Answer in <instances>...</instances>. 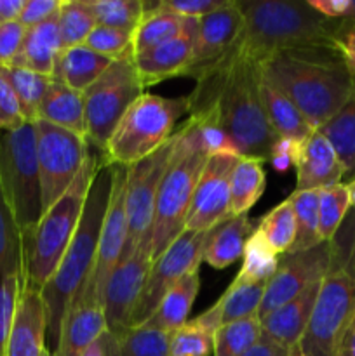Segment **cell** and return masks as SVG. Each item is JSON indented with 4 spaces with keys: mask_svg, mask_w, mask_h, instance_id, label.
<instances>
[{
    "mask_svg": "<svg viewBox=\"0 0 355 356\" xmlns=\"http://www.w3.org/2000/svg\"><path fill=\"white\" fill-rule=\"evenodd\" d=\"M347 186H348V193H350L352 209H354V212H355V177L350 181V183H347Z\"/></svg>",
    "mask_w": 355,
    "mask_h": 356,
    "instance_id": "6125c7cd",
    "label": "cell"
},
{
    "mask_svg": "<svg viewBox=\"0 0 355 356\" xmlns=\"http://www.w3.org/2000/svg\"><path fill=\"white\" fill-rule=\"evenodd\" d=\"M0 75L13 87L26 122L38 120V110H40L49 86H51L52 76L40 75V73L24 68H16V66H0Z\"/></svg>",
    "mask_w": 355,
    "mask_h": 356,
    "instance_id": "836d02e7",
    "label": "cell"
},
{
    "mask_svg": "<svg viewBox=\"0 0 355 356\" xmlns=\"http://www.w3.org/2000/svg\"><path fill=\"white\" fill-rule=\"evenodd\" d=\"M310 7L329 21H343L350 10L352 0H306Z\"/></svg>",
    "mask_w": 355,
    "mask_h": 356,
    "instance_id": "db71d44e",
    "label": "cell"
},
{
    "mask_svg": "<svg viewBox=\"0 0 355 356\" xmlns=\"http://www.w3.org/2000/svg\"><path fill=\"white\" fill-rule=\"evenodd\" d=\"M63 0H26L23 10H21L19 23L24 28H33L44 21L51 19L61 9Z\"/></svg>",
    "mask_w": 355,
    "mask_h": 356,
    "instance_id": "816d5d0a",
    "label": "cell"
},
{
    "mask_svg": "<svg viewBox=\"0 0 355 356\" xmlns=\"http://www.w3.org/2000/svg\"><path fill=\"white\" fill-rule=\"evenodd\" d=\"M260 94L268 122H270L271 129L278 138L305 141L312 134L313 129L305 120L301 111L274 82L263 76V73L260 76Z\"/></svg>",
    "mask_w": 355,
    "mask_h": 356,
    "instance_id": "83f0119b",
    "label": "cell"
},
{
    "mask_svg": "<svg viewBox=\"0 0 355 356\" xmlns=\"http://www.w3.org/2000/svg\"><path fill=\"white\" fill-rule=\"evenodd\" d=\"M268 282H249L233 278L225 294L216 302L219 308V323L237 322L258 315Z\"/></svg>",
    "mask_w": 355,
    "mask_h": 356,
    "instance_id": "1f68e13d",
    "label": "cell"
},
{
    "mask_svg": "<svg viewBox=\"0 0 355 356\" xmlns=\"http://www.w3.org/2000/svg\"><path fill=\"white\" fill-rule=\"evenodd\" d=\"M38 118L87 138L84 92L73 90L61 80L52 79L38 110Z\"/></svg>",
    "mask_w": 355,
    "mask_h": 356,
    "instance_id": "484cf974",
    "label": "cell"
},
{
    "mask_svg": "<svg viewBox=\"0 0 355 356\" xmlns=\"http://www.w3.org/2000/svg\"><path fill=\"white\" fill-rule=\"evenodd\" d=\"M333 148L336 149L338 159L345 169V177H355V90L343 108L319 129Z\"/></svg>",
    "mask_w": 355,
    "mask_h": 356,
    "instance_id": "d6a6232c",
    "label": "cell"
},
{
    "mask_svg": "<svg viewBox=\"0 0 355 356\" xmlns=\"http://www.w3.org/2000/svg\"><path fill=\"white\" fill-rule=\"evenodd\" d=\"M101 160L100 153L90 149L72 186L42 214L35 232L23 242V287L40 292L54 275L79 228L87 193Z\"/></svg>",
    "mask_w": 355,
    "mask_h": 356,
    "instance_id": "5b68a950",
    "label": "cell"
},
{
    "mask_svg": "<svg viewBox=\"0 0 355 356\" xmlns=\"http://www.w3.org/2000/svg\"><path fill=\"white\" fill-rule=\"evenodd\" d=\"M260 219L247 214L230 218L212 229L204 250V261L214 270H225L242 257L249 236L258 229Z\"/></svg>",
    "mask_w": 355,
    "mask_h": 356,
    "instance_id": "d4e9b609",
    "label": "cell"
},
{
    "mask_svg": "<svg viewBox=\"0 0 355 356\" xmlns=\"http://www.w3.org/2000/svg\"><path fill=\"white\" fill-rule=\"evenodd\" d=\"M198 291H200V273L197 270L178 282L164 296L155 312L141 327H148V329L160 330L166 334H173L174 330L181 329L188 322Z\"/></svg>",
    "mask_w": 355,
    "mask_h": 356,
    "instance_id": "4316f807",
    "label": "cell"
},
{
    "mask_svg": "<svg viewBox=\"0 0 355 356\" xmlns=\"http://www.w3.org/2000/svg\"><path fill=\"white\" fill-rule=\"evenodd\" d=\"M134 54L115 59L106 72L84 92L87 141L103 155L104 146L120 118L143 92Z\"/></svg>",
    "mask_w": 355,
    "mask_h": 356,
    "instance_id": "30bf717a",
    "label": "cell"
},
{
    "mask_svg": "<svg viewBox=\"0 0 355 356\" xmlns=\"http://www.w3.org/2000/svg\"><path fill=\"white\" fill-rule=\"evenodd\" d=\"M334 245L333 263L322 278L305 334L298 346L306 356H336L345 330L355 316V280Z\"/></svg>",
    "mask_w": 355,
    "mask_h": 356,
    "instance_id": "9c48e42d",
    "label": "cell"
},
{
    "mask_svg": "<svg viewBox=\"0 0 355 356\" xmlns=\"http://www.w3.org/2000/svg\"><path fill=\"white\" fill-rule=\"evenodd\" d=\"M214 229V228H212ZM212 229L188 232L184 229L173 243L152 263L139 301L131 318V327H141L152 316L164 296L183 280L187 275L200 268L204 250Z\"/></svg>",
    "mask_w": 355,
    "mask_h": 356,
    "instance_id": "4fadbf2b",
    "label": "cell"
},
{
    "mask_svg": "<svg viewBox=\"0 0 355 356\" xmlns=\"http://www.w3.org/2000/svg\"><path fill=\"white\" fill-rule=\"evenodd\" d=\"M152 266V242L139 243L127 257L118 261L103 294V313L108 332L120 336L131 329V318Z\"/></svg>",
    "mask_w": 355,
    "mask_h": 356,
    "instance_id": "9a60e30c",
    "label": "cell"
},
{
    "mask_svg": "<svg viewBox=\"0 0 355 356\" xmlns=\"http://www.w3.org/2000/svg\"><path fill=\"white\" fill-rule=\"evenodd\" d=\"M345 169L336 149L320 131L303 141L296 163V191H319L343 183Z\"/></svg>",
    "mask_w": 355,
    "mask_h": 356,
    "instance_id": "44dd1931",
    "label": "cell"
},
{
    "mask_svg": "<svg viewBox=\"0 0 355 356\" xmlns=\"http://www.w3.org/2000/svg\"><path fill=\"white\" fill-rule=\"evenodd\" d=\"M281 256L274 252L260 229L249 236L242 254V266L237 278L249 282H268L277 271Z\"/></svg>",
    "mask_w": 355,
    "mask_h": 356,
    "instance_id": "60d3db41",
    "label": "cell"
},
{
    "mask_svg": "<svg viewBox=\"0 0 355 356\" xmlns=\"http://www.w3.org/2000/svg\"><path fill=\"white\" fill-rule=\"evenodd\" d=\"M132 37H134V31L110 26H96L90 31L84 45L96 51L97 54H103L110 59H118L132 52Z\"/></svg>",
    "mask_w": 355,
    "mask_h": 356,
    "instance_id": "7dc6e473",
    "label": "cell"
},
{
    "mask_svg": "<svg viewBox=\"0 0 355 356\" xmlns=\"http://www.w3.org/2000/svg\"><path fill=\"white\" fill-rule=\"evenodd\" d=\"M33 124L35 136H37L42 205L45 212L79 176L84 162L90 153V143L84 136L49 124L40 118Z\"/></svg>",
    "mask_w": 355,
    "mask_h": 356,
    "instance_id": "8fae6325",
    "label": "cell"
},
{
    "mask_svg": "<svg viewBox=\"0 0 355 356\" xmlns=\"http://www.w3.org/2000/svg\"><path fill=\"white\" fill-rule=\"evenodd\" d=\"M260 65L230 52L197 80L188 113L211 111L242 156L267 162L278 136L271 129L260 94Z\"/></svg>",
    "mask_w": 355,
    "mask_h": 356,
    "instance_id": "6da1fadb",
    "label": "cell"
},
{
    "mask_svg": "<svg viewBox=\"0 0 355 356\" xmlns=\"http://www.w3.org/2000/svg\"><path fill=\"white\" fill-rule=\"evenodd\" d=\"M125 183H127V167L113 165V184H111L110 205L104 214L101 228L97 256L94 263L93 275L84 287L77 302L100 305L103 302L104 289L111 271L120 261L127 238V216H125ZM103 308V306H101Z\"/></svg>",
    "mask_w": 355,
    "mask_h": 356,
    "instance_id": "5bb4252c",
    "label": "cell"
},
{
    "mask_svg": "<svg viewBox=\"0 0 355 356\" xmlns=\"http://www.w3.org/2000/svg\"><path fill=\"white\" fill-rule=\"evenodd\" d=\"M0 183L24 242L44 214L33 122L0 132Z\"/></svg>",
    "mask_w": 355,
    "mask_h": 356,
    "instance_id": "ba28073f",
    "label": "cell"
},
{
    "mask_svg": "<svg viewBox=\"0 0 355 356\" xmlns=\"http://www.w3.org/2000/svg\"><path fill=\"white\" fill-rule=\"evenodd\" d=\"M350 209L347 183L319 190V235L322 242H333L336 238L338 229Z\"/></svg>",
    "mask_w": 355,
    "mask_h": 356,
    "instance_id": "b9f144b4",
    "label": "cell"
},
{
    "mask_svg": "<svg viewBox=\"0 0 355 356\" xmlns=\"http://www.w3.org/2000/svg\"><path fill=\"white\" fill-rule=\"evenodd\" d=\"M58 24L63 49L84 45L90 31L97 26L87 0H63Z\"/></svg>",
    "mask_w": 355,
    "mask_h": 356,
    "instance_id": "ab89813d",
    "label": "cell"
},
{
    "mask_svg": "<svg viewBox=\"0 0 355 356\" xmlns=\"http://www.w3.org/2000/svg\"><path fill=\"white\" fill-rule=\"evenodd\" d=\"M174 146H176V132L162 148L143 159L141 162L127 167V183H125L127 238L120 259L127 257L145 240L152 242L150 235H152L157 195L169 167Z\"/></svg>",
    "mask_w": 355,
    "mask_h": 356,
    "instance_id": "7c38bea8",
    "label": "cell"
},
{
    "mask_svg": "<svg viewBox=\"0 0 355 356\" xmlns=\"http://www.w3.org/2000/svg\"><path fill=\"white\" fill-rule=\"evenodd\" d=\"M42 356H52V355H51V351H49V350H45L44 353H42Z\"/></svg>",
    "mask_w": 355,
    "mask_h": 356,
    "instance_id": "03108f58",
    "label": "cell"
},
{
    "mask_svg": "<svg viewBox=\"0 0 355 356\" xmlns=\"http://www.w3.org/2000/svg\"><path fill=\"white\" fill-rule=\"evenodd\" d=\"M287 356H306V355L303 353L301 348H299V346H294V348H292L291 351H289V355H287Z\"/></svg>",
    "mask_w": 355,
    "mask_h": 356,
    "instance_id": "e7e4bbea",
    "label": "cell"
},
{
    "mask_svg": "<svg viewBox=\"0 0 355 356\" xmlns=\"http://www.w3.org/2000/svg\"><path fill=\"white\" fill-rule=\"evenodd\" d=\"M63 51L58 14L33 28H28L21 51L10 66L54 76L56 63Z\"/></svg>",
    "mask_w": 355,
    "mask_h": 356,
    "instance_id": "603a6c76",
    "label": "cell"
},
{
    "mask_svg": "<svg viewBox=\"0 0 355 356\" xmlns=\"http://www.w3.org/2000/svg\"><path fill=\"white\" fill-rule=\"evenodd\" d=\"M111 184H113V165H108L101 160L87 193L79 228L66 252L63 254L54 275L40 291L47 313V350L51 351V355L58 350L66 315L93 275L101 228L110 205Z\"/></svg>",
    "mask_w": 355,
    "mask_h": 356,
    "instance_id": "3957f363",
    "label": "cell"
},
{
    "mask_svg": "<svg viewBox=\"0 0 355 356\" xmlns=\"http://www.w3.org/2000/svg\"><path fill=\"white\" fill-rule=\"evenodd\" d=\"M303 141H298V139H289V138H278L275 141L274 148L270 152L271 156H284V159H289L292 162V165L296 167L299 159V153H301ZM268 159V160H270Z\"/></svg>",
    "mask_w": 355,
    "mask_h": 356,
    "instance_id": "11a10c76",
    "label": "cell"
},
{
    "mask_svg": "<svg viewBox=\"0 0 355 356\" xmlns=\"http://www.w3.org/2000/svg\"><path fill=\"white\" fill-rule=\"evenodd\" d=\"M21 291H23V275L10 273L0 277V356L6 355L7 339L13 329Z\"/></svg>",
    "mask_w": 355,
    "mask_h": 356,
    "instance_id": "bcb514c9",
    "label": "cell"
},
{
    "mask_svg": "<svg viewBox=\"0 0 355 356\" xmlns=\"http://www.w3.org/2000/svg\"><path fill=\"white\" fill-rule=\"evenodd\" d=\"M333 242H322L303 252H287L278 259L277 271L268 280L258 318L263 320L278 306L301 294L310 285L320 282L333 263Z\"/></svg>",
    "mask_w": 355,
    "mask_h": 356,
    "instance_id": "2e32d148",
    "label": "cell"
},
{
    "mask_svg": "<svg viewBox=\"0 0 355 356\" xmlns=\"http://www.w3.org/2000/svg\"><path fill=\"white\" fill-rule=\"evenodd\" d=\"M209 156L176 131V146L169 167L160 183L152 225V263L184 232L195 186Z\"/></svg>",
    "mask_w": 355,
    "mask_h": 356,
    "instance_id": "52a82bcc",
    "label": "cell"
},
{
    "mask_svg": "<svg viewBox=\"0 0 355 356\" xmlns=\"http://www.w3.org/2000/svg\"><path fill=\"white\" fill-rule=\"evenodd\" d=\"M320 284H322V280L315 282L308 289H305L301 294L296 296L294 299L278 306L270 315L265 316L261 320V330H263L265 336L270 337L281 346L287 348V350L298 346L303 334H305L306 325H308L310 316H312Z\"/></svg>",
    "mask_w": 355,
    "mask_h": 356,
    "instance_id": "7402d4cb",
    "label": "cell"
},
{
    "mask_svg": "<svg viewBox=\"0 0 355 356\" xmlns=\"http://www.w3.org/2000/svg\"><path fill=\"white\" fill-rule=\"evenodd\" d=\"M228 0H162L157 3H146L148 9L160 10V13L174 14L183 19H200L207 14L214 13L223 7Z\"/></svg>",
    "mask_w": 355,
    "mask_h": 356,
    "instance_id": "c3c4849f",
    "label": "cell"
},
{
    "mask_svg": "<svg viewBox=\"0 0 355 356\" xmlns=\"http://www.w3.org/2000/svg\"><path fill=\"white\" fill-rule=\"evenodd\" d=\"M260 70L296 104L313 131L322 129L355 90V76L333 49L282 51L265 59Z\"/></svg>",
    "mask_w": 355,
    "mask_h": 356,
    "instance_id": "7a4b0ae2",
    "label": "cell"
},
{
    "mask_svg": "<svg viewBox=\"0 0 355 356\" xmlns=\"http://www.w3.org/2000/svg\"><path fill=\"white\" fill-rule=\"evenodd\" d=\"M47 313L40 292L23 287L3 356H42L47 350Z\"/></svg>",
    "mask_w": 355,
    "mask_h": 356,
    "instance_id": "ffe728a7",
    "label": "cell"
},
{
    "mask_svg": "<svg viewBox=\"0 0 355 356\" xmlns=\"http://www.w3.org/2000/svg\"><path fill=\"white\" fill-rule=\"evenodd\" d=\"M26 28L19 21L0 23V66H10L21 51Z\"/></svg>",
    "mask_w": 355,
    "mask_h": 356,
    "instance_id": "f907efd6",
    "label": "cell"
},
{
    "mask_svg": "<svg viewBox=\"0 0 355 356\" xmlns=\"http://www.w3.org/2000/svg\"><path fill=\"white\" fill-rule=\"evenodd\" d=\"M258 229L277 256L287 254L296 238V218L289 198L261 218Z\"/></svg>",
    "mask_w": 355,
    "mask_h": 356,
    "instance_id": "7bdbcfd3",
    "label": "cell"
},
{
    "mask_svg": "<svg viewBox=\"0 0 355 356\" xmlns=\"http://www.w3.org/2000/svg\"><path fill=\"white\" fill-rule=\"evenodd\" d=\"M214 353V330L197 318L169 334V356H211Z\"/></svg>",
    "mask_w": 355,
    "mask_h": 356,
    "instance_id": "f6af8a7d",
    "label": "cell"
},
{
    "mask_svg": "<svg viewBox=\"0 0 355 356\" xmlns=\"http://www.w3.org/2000/svg\"><path fill=\"white\" fill-rule=\"evenodd\" d=\"M263 336L258 315L219 325L214 332V356H242Z\"/></svg>",
    "mask_w": 355,
    "mask_h": 356,
    "instance_id": "f35d334b",
    "label": "cell"
},
{
    "mask_svg": "<svg viewBox=\"0 0 355 356\" xmlns=\"http://www.w3.org/2000/svg\"><path fill=\"white\" fill-rule=\"evenodd\" d=\"M26 124L13 87L0 75V132L16 131Z\"/></svg>",
    "mask_w": 355,
    "mask_h": 356,
    "instance_id": "681fc988",
    "label": "cell"
},
{
    "mask_svg": "<svg viewBox=\"0 0 355 356\" xmlns=\"http://www.w3.org/2000/svg\"><path fill=\"white\" fill-rule=\"evenodd\" d=\"M23 275V236L0 183V277Z\"/></svg>",
    "mask_w": 355,
    "mask_h": 356,
    "instance_id": "74e56055",
    "label": "cell"
},
{
    "mask_svg": "<svg viewBox=\"0 0 355 356\" xmlns=\"http://www.w3.org/2000/svg\"><path fill=\"white\" fill-rule=\"evenodd\" d=\"M97 26L134 31L145 16L146 3L141 0H87Z\"/></svg>",
    "mask_w": 355,
    "mask_h": 356,
    "instance_id": "ee69618b",
    "label": "cell"
},
{
    "mask_svg": "<svg viewBox=\"0 0 355 356\" xmlns=\"http://www.w3.org/2000/svg\"><path fill=\"white\" fill-rule=\"evenodd\" d=\"M239 159L240 156L232 155L209 156L195 186L184 229L197 233L209 232L232 218L230 181Z\"/></svg>",
    "mask_w": 355,
    "mask_h": 356,
    "instance_id": "e0dca14e",
    "label": "cell"
},
{
    "mask_svg": "<svg viewBox=\"0 0 355 356\" xmlns=\"http://www.w3.org/2000/svg\"><path fill=\"white\" fill-rule=\"evenodd\" d=\"M296 218V238L289 252H303L320 245L319 191H292L289 197Z\"/></svg>",
    "mask_w": 355,
    "mask_h": 356,
    "instance_id": "d590c367",
    "label": "cell"
},
{
    "mask_svg": "<svg viewBox=\"0 0 355 356\" xmlns=\"http://www.w3.org/2000/svg\"><path fill=\"white\" fill-rule=\"evenodd\" d=\"M187 21L188 19L178 17L174 14L160 13V10L145 7V16L132 37V54H139V52L148 51L171 38L180 37L187 28Z\"/></svg>",
    "mask_w": 355,
    "mask_h": 356,
    "instance_id": "e575fe53",
    "label": "cell"
},
{
    "mask_svg": "<svg viewBox=\"0 0 355 356\" xmlns=\"http://www.w3.org/2000/svg\"><path fill=\"white\" fill-rule=\"evenodd\" d=\"M110 356H169V334L131 327L120 336H111Z\"/></svg>",
    "mask_w": 355,
    "mask_h": 356,
    "instance_id": "8d00e7d4",
    "label": "cell"
},
{
    "mask_svg": "<svg viewBox=\"0 0 355 356\" xmlns=\"http://www.w3.org/2000/svg\"><path fill=\"white\" fill-rule=\"evenodd\" d=\"M115 59L97 54L96 51L87 45H77V47L63 49L56 63L54 76L52 79L61 80L68 87L79 92H86Z\"/></svg>",
    "mask_w": 355,
    "mask_h": 356,
    "instance_id": "f1b7e54d",
    "label": "cell"
},
{
    "mask_svg": "<svg viewBox=\"0 0 355 356\" xmlns=\"http://www.w3.org/2000/svg\"><path fill=\"white\" fill-rule=\"evenodd\" d=\"M190 110L188 97L141 94L117 124L101 155L108 165L131 167L162 148Z\"/></svg>",
    "mask_w": 355,
    "mask_h": 356,
    "instance_id": "8992f818",
    "label": "cell"
},
{
    "mask_svg": "<svg viewBox=\"0 0 355 356\" xmlns=\"http://www.w3.org/2000/svg\"><path fill=\"white\" fill-rule=\"evenodd\" d=\"M26 0H0V23L17 21Z\"/></svg>",
    "mask_w": 355,
    "mask_h": 356,
    "instance_id": "6f0895ef",
    "label": "cell"
},
{
    "mask_svg": "<svg viewBox=\"0 0 355 356\" xmlns=\"http://www.w3.org/2000/svg\"><path fill=\"white\" fill-rule=\"evenodd\" d=\"M106 330V320L100 305L77 302L66 315L58 350L52 356H82Z\"/></svg>",
    "mask_w": 355,
    "mask_h": 356,
    "instance_id": "cb8c5ba5",
    "label": "cell"
},
{
    "mask_svg": "<svg viewBox=\"0 0 355 356\" xmlns=\"http://www.w3.org/2000/svg\"><path fill=\"white\" fill-rule=\"evenodd\" d=\"M338 54L345 61L347 68L355 76V24L340 21L336 31V42H334Z\"/></svg>",
    "mask_w": 355,
    "mask_h": 356,
    "instance_id": "f5cc1de1",
    "label": "cell"
},
{
    "mask_svg": "<svg viewBox=\"0 0 355 356\" xmlns=\"http://www.w3.org/2000/svg\"><path fill=\"white\" fill-rule=\"evenodd\" d=\"M181 131L207 156H242L235 143L226 134L225 129L218 124V120H216L211 111L205 110L198 111V113H191L190 118L183 124Z\"/></svg>",
    "mask_w": 355,
    "mask_h": 356,
    "instance_id": "4dcf8cb0",
    "label": "cell"
},
{
    "mask_svg": "<svg viewBox=\"0 0 355 356\" xmlns=\"http://www.w3.org/2000/svg\"><path fill=\"white\" fill-rule=\"evenodd\" d=\"M336 356H355V316L341 337Z\"/></svg>",
    "mask_w": 355,
    "mask_h": 356,
    "instance_id": "680465c9",
    "label": "cell"
},
{
    "mask_svg": "<svg viewBox=\"0 0 355 356\" xmlns=\"http://www.w3.org/2000/svg\"><path fill=\"white\" fill-rule=\"evenodd\" d=\"M265 160L240 156L230 181V216H244L256 204L265 191Z\"/></svg>",
    "mask_w": 355,
    "mask_h": 356,
    "instance_id": "f546056e",
    "label": "cell"
},
{
    "mask_svg": "<svg viewBox=\"0 0 355 356\" xmlns=\"http://www.w3.org/2000/svg\"><path fill=\"white\" fill-rule=\"evenodd\" d=\"M110 348H111V334L106 330L100 339H96L89 348H87L86 353L82 356H110Z\"/></svg>",
    "mask_w": 355,
    "mask_h": 356,
    "instance_id": "91938a15",
    "label": "cell"
},
{
    "mask_svg": "<svg viewBox=\"0 0 355 356\" xmlns=\"http://www.w3.org/2000/svg\"><path fill=\"white\" fill-rule=\"evenodd\" d=\"M345 23H350V24H355V0H352L350 3V10H348L347 17H345Z\"/></svg>",
    "mask_w": 355,
    "mask_h": 356,
    "instance_id": "be15d7a7",
    "label": "cell"
},
{
    "mask_svg": "<svg viewBox=\"0 0 355 356\" xmlns=\"http://www.w3.org/2000/svg\"><path fill=\"white\" fill-rule=\"evenodd\" d=\"M333 242H334V240H333ZM334 243H336V242H334ZM336 247H338V245H336ZM338 249H340V247H338ZM340 252H341V249H340ZM341 256H343L345 266H347L348 273H350L352 277H354V280H355V236H354V240H352L350 250H348L347 256H345L343 252H341Z\"/></svg>",
    "mask_w": 355,
    "mask_h": 356,
    "instance_id": "94428289",
    "label": "cell"
},
{
    "mask_svg": "<svg viewBox=\"0 0 355 356\" xmlns=\"http://www.w3.org/2000/svg\"><path fill=\"white\" fill-rule=\"evenodd\" d=\"M244 28V14L239 2L228 0L214 13L198 19L194 58L183 76L198 80L219 65L232 52Z\"/></svg>",
    "mask_w": 355,
    "mask_h": 356,
    "instance_id": "ac0fdd59",
    "label": "cell"
},
{
    "mask_svg": "<svg viewBox=\"0 0 355 356\" xmlns=\"http://www.w3.org/2000/svg\"><path fill=\"white\" fill-rule=\"evenodd\" d=\"M197 33L198 19H188L180 37L134 54V65L143 87L157 86L173 76H183L194 58Z\"/></svg>",
    "mask_w": 355,
    "mask_h": 356,
    "instance_id": "d6986e66",
    "label": "cell"
},
{
    "mask_svg": "<svg viewBox=\"0 0 355 356\" xmlns=\"http://www.w3.org/2000/svg\"><path fill=\"white\" fill-rule=\"evenodd\" d=\"M244 28L233 54L261 63L291 49H333L340 21L317 14L306 2L242 0Z\"/></svg>",
    "mask_w": 355,
    "mask_h": 356,
    "instance_id": "277c9868",
    "label": "cell"
},
{
    "mask_svg": "<svg viewBox=\"0 0 355 356\" xmlns=\"http://www.w3.org/2000/svg\"><path fill=\"white\" fill-rule=\"evenodd\" d=\"M289 351L291 350L281 346V344L275 343V341H271L270 337H267L263 334V336L260 337V341L242 356H287Z\"/></svg>",
    "mask_w": 355,
    "mask_h": 356,
    "instance_id": "9f6ffc18",
    "label": "cell"
}]
</instances>
